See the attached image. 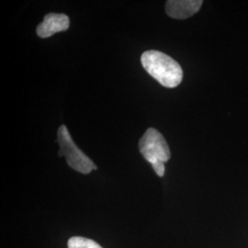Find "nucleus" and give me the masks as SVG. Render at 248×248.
Instances as JSON below:
<instances>
[{
    "instance_id": "3",
    "label": "nucleus",
    "mask_w": 248,
    "mask_h": 248,
    "mask_svg": "<svg viewBox=\"0 0 248 248\" xmlns=\"http://www.w3.org/2000/svg\"><path fill=\"white\" fill-rule=\"evenodd\" d=\"M57 142L60 145L59 156H64L71 169L82 174H89L98 169L93 161L77 146L65 125H61L58 129Z\"/></svg>"
},
{
    "instance_id": "5",
    "label": "nucleus",
    "mask_w": 248,
    "mask_h": 248,
    "mask_svg": "<svg viewBox=\"0 0 248 248\" xmlns=\"http://www.w3.org/2000/svg\"><path fill=\"white\" fill-rule=\"evenodd\" d=\"M202 4V0H169L166 4V12L171 18L185 19L195 15Z\"/></svg>"
},
{
    "instance_id": "4",
    "label": "nucleus",
    "mask_w": 248,
    "mask_h": 248,
    "mask_svg": "<svg viewBox=\"0 0 248 248\" xmlns=\"http://www.w3.org/2000/svg\"><path fill=\"white\" fill-rule=\"evenodd\" d=\"M70 26V18L65 14L49 13L37 27V34L41 38H49L53 34L65 31Z\"/></svg>"
},
{
    "instance_id": "6",
    "label": "nucleus",
    "mask_w": 248,
    "mask_h": 248,
    "mask_svg": "<svg viewBox=\"0 0 248 248\" xmlns=\"http://www.w3.org/2000/svg\"><path fill=\"white\" fill-rule=\"evenodd\" d=\"M67 246L68 248H103L94 240L81 236H75L70 238L68 240Z\"/></svg>"
},
{
    "instance_id": "2",
    "label": "nucleus",
    "mask_w": 248,
    "mask_h": 248,
    "mask_svg": "<svg viewBox=\"0 0 248 248\" xmlns=\"http://www.w3.org/2000/svg\"><path fill=\"white\" fill-rule=\"evenodd\" d=\"M139 150L143 158L149 162L158 177L165 175V164L170 159L169 144L162 133L149 128L139 142Z\"/></svg>"
},
{
    "instance_id": "1",
    "label": "nucleus",
    "mask_w": 248,
    "mask_h": 248,
    "mask_svg": "<svg viewBox=\"0 0 248 248\" xmlns=\"http://www.w3.org/2000/svg\"><path fill=\"white\" fill-rule=\"evenodd\" d=\"M141 62L144 70L163 87L173 89L183 79V71L179 63L166 53L155 50L142 53Z\"/></svg>"
}]
</instances>
